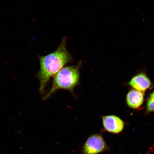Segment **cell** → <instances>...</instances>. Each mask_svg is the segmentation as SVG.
<instances>
[{"instance_id": "277c9868", "label": "cell", "mask_w": 154, "mask_h": 154, "mask_svg": "<svg viewBox=\"0 0 154 154\" xmlns=\"http://www.w3.org/2000/svg\"><path fill=\"white\" fill-rule=\"evenodd\" d=\"M102 121L104 131L117 134H120L124 129V121L116 115L103 116Z\"/></svg>"}, {"instance_id": "6da1fadb", "label": "cell", "mask_w": 154, "mask_h": 154, "mask_svg": "<svg viewBox=\"0 0 154 154\" xmlns=\"http://www.w3.org/2000/svg\"><path fill=\"white\" fill-rule=\"evenodd\" d=\"M66 38H63L57 50L44 56L39 57L40 68L37 74L40 93H45L46 87L51 78L73 59L67 51Z\"/></svg>"}, {"instance_id": "52a82bcc", "label": "cell", "mask_w": 154, "mask_h": 154, "mask_svg": "<svg viewBox=\"0 0 154 154\" xmlns=\"http://www.w3.org/2000/svg\"><path fill=\"white\" fill-rule=\"evenodd\" d=\"M146 108L147 113L154 112V91L152 92L148 98Z\"/></svg>"}, {"instance_id": "8992f818", "label": "cell", "mask_w": 154, "mask_h": 154, "mask_svg": "<svg viewBox=\"0 0 154 154\" xmlns=\"http://www.w3.org/2000/svg\"><path fill=\"white\" fill-rule=\"evenodd\" d=\"M144 101V92L132 89L127 94V104L131 108L137 109L143 104Z\"/></svg>"}, {"instance_id": "7a4b0ae2", "label": "cell", "mask_w": 154, "mask_h": 154, "mask_svg": "<svg viewBox=\"0 0 154 154\" xmlns=\"http://www.w3.org/2000/svg\"><path fill=\"white\" fill-rule=\"evenodd\" d=\"M82 65L80 61L76 65L64 67L61 69L54 77L51 87L43 100L47 99L59 90H67L75 96L74 90L80 84V70Z\"/></svg>"}, {"instance_id": "5b68a950", "label": "cell", "mask_w": 154, "mask_h": 154, "mask_svg": "<svg viewBox=\"0 0 154 154\" xmlns=\"http://www.w3.org/2000/svg\"><path fill=\"white\" fill-rule=\"evenodd\" d=\"M128 84L133 89L144 92L152 86L151 80L143 72H140L133 77Z\"/></svg>"}, {"instance_id": "3957f363", "label": "cell", "mask_w": 154, "mask_h": 154, "mask_svg": "<svg viewBox=\"0 0 154 154\" xmlns=\"http://www.w3.org/2000/svg\"><path fill=\"white\" fill-rule=\"evenodd\" d=\"M109 149L103 136L96 134L88 137L83 146L82 152V154H99Z\"/></svg>"}]
</instances>
